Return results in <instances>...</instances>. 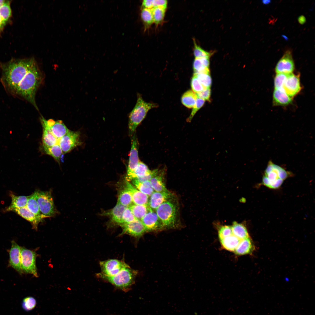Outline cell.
Wrapping results in <instances>:
<instances>
[{
  "label": "cell",
  "mask_w": 315,
  "mask_h": 315,
  "mask_svg": "<svg viewBox=\"0 0 315 315\" xmlns=\"http://www.w3.org/2000/svg\"><path fill=\"white\" fill-rule=\"evenodd\" d=\"M0 66V81L7 92L30 103L34 102L43 79L34 58L12 59Z\"/></svg>",
  "instance_id": "6da1fadb"
},
{
  "label": "cell",
  "mask_w": 315,
  "mask_h": 315,
  "mask_svg": "<svg viewBox=\"0 0 315 315\" xmlns=\"http://www.w3.org/2000/svg\"><path fill=\"white\" fill-rule=\"evenodd\" d=\"M291 175V172L270 161L264 171L261 184L270 189H277Z\"/></svg>",
  "instance_id": "7a4b0ae2"
},
{
  "label": "cell",
  "mask_w": 315,
  "mask_h": 315,
  "mask_svg": "<svg viewBox=\"0 0 315 315\" xmlns=\"http://www.w3.org/2000/svg\"><path fill=\"white\" fill-rule=\"evenodd\" d=\"M137 96L136 103L129 115L128 127L131 136L134 133L137 127L145 118L148 111L158 106L156 104L145 101L139 94Z\"/></svg>",
  "instance_id": "3957f363"
},
{
  "label": "cell",
  "mask_w": 315,
  "mask_h": 315,
  "mask_svg": "<svg viewBox=\"0 0 315 315\" xmlns=\"http://www.w3.org/2000/svg\"><path fill=\"white\" fill-rule=\"evenodd\" d=\"M137 273L136 271L131 268L128 266L113 276H106L100 273L98 274V275L115 287L126 290L133 284Z\"/></svg>",
  "instance_id": "277c9868"
},
{
  "label": "cell",
  "mask_w": 315,
  "mask_h": 315,
  "mask_svg": "<svg viewBox=\"0 0 315 315\" xmlns=\"http://www.w3.org/2000/svg\"><path fill=\"white\" fill-rule=\"evenodd\" d=\"M156 213L160 220L163 228H175L176 225L177 208L170 199L160 205Z\"/></svg>",
  "instance_id": "5b68a950"
},
{
  "label": "cell",
  "mask_w": 315,
  "mask_h": 315,
  "mask_svg": "<svg viewBox=\"0 0 315 315\" xmlns=\"http://www.w3.org/2000/svg\"><path fill=\"white\" fill-rule=\"evenodd\" d=\"M41 214L46 218L51 217L57 213L51 192L37 190L34 192Z\"/></svg>",
  "instance_id": "8992f818"
},
{
  "label": "cell",
  "mask_w": 315,
  "mask_h": 315,
  "mask_svg": "<svg viewBox=\"0 0 315 315\" xmlns=\"http://www.w3.org/2000/svg\"><path fill=\"white\" fill-rule=\"evenodd\" d=\"M21 267L23 273L30 274L37 277L36 260L37 254L34 251L21 247Z\"/></svg>",
  "instance_id": "52a82bcc"
},
{
  "label": "cell",
  "mask_w": 315,
  "mask_h": 315,
  "mask_svg": "<svg viewBox=\"0 0 315 315\" xmlns=\"http://www.w3.org/2000/svg\"><path fill=\"white\" fill-rule=\"evenodd\" d=\"M101 274L107 276L114 275L129 265L124 261L110 259L99 262Z\"/></svg>",
  "instance_id": "ba28073f"
},
{
  "label": "cell",
  "mask_w": 315,
  "mask_h": 315,
  "mask_svg": "<svg viewBox=\"0 0 315 315\" xmlns=\"http://www.w3.org/2000/svg\"><path fill=\"white\" fill-rule=\"evenodd\" d=\"M80 136L79 132L69 130L65 135L60 139L59 144L63 153L70 152L81 144Z\"/></svg>",
  "instance_id": "9c48e42d"
},
{
  "label": "cell",
  "mask_w": 315,
  "mask_h": 315,
  "mask_svg": "<svg viewBox=\"0 0 315 315\" xmlns=\"http://www.w3.org/2000/svg\"><path fill=\"white\" fill-rule=\"evenodd\" d=\"M295 69V64L292 51L286 50L277 63L275 71L277 73L289 74L292 73Z\"/></svg>",
  "instance_id": "30bf717a"
},
{
  "label": "cell",
  "mask_w": 315,
  "mask_h": 315,
  "mask_svg": "<svg viewBox=\"0 0 315 315\" xmlns=\"http://www.w3.org/2000/svg\"><path fill=\"white\" fill-rule=\"evenodd\" d=\"M139 143L134 133L131 139V146L130 152L126 179L131 175L140 161L138 155Z\"/></svg>",
  "instance_id": "8fae6325"
},
{
  "label": "cell",
  "mask_w": 315,
  "mask_h": 315,
  "mask_svg": "<svg viewBox=\"0 0 315 315\" xmlns=\"http://www.w3.org/2000/svg\"><path fill=\"white\" fill-rule=\"evenodd\" d=\"M283 88L286 92L292 98L300 91V74L293 73L288 74L284 84Z\"/></svg>",
  "instance_id": "7c38bea8"
},
{
  "label": "cell",
  "mask_w": 315,
  "mask_h": 315,
  "mask_svg": "<svg viewBox=\"0 0 315 315\" xmlns=\"http://www.w3.org/2000/svg\"><path fill=\"white\" fill-rule=\"evenodd\" d=\"M119 225L123 230L122 234H128L136 238L140 237L146 232L141 220L137 219L131 222Z\"/></svg>",
  "instance_id": "4fadbf2b"
},
{
  "label": "cell",
  "mask_w": 315,
  "mask_h": 315,
  "mask_svg": "<svg viewBox=\"0 0 315 315\" xmlns=\"http://www.w3.org/2000/svg\"><path fill=\"white\" fill-rule=\"evenodd\" d=\"M146 232H151L164 229L162 223L156 212H148L141 220Z\"/></svg>",
  "instance_id": "5bb4252c"
},
{
  "label": "cell",
  "mask_w": 315,
  "mask_h": 315,
  "mask_svg": "<svg viewBox=\"0 0 315 315\" xmlns=\"http://www.w3.org/2000/svg\"><path fill=\"white\" fill-rule=\"evenodd\" d=\"M9 254V266L22 274V273L21 267V247L14 241L11 242Z\"/></svg>",
  "instance_id": "9a60e30c"
},
{
  "label": "cell",
  "mask_w": 315,
  "mask_h": 315,
  "mask_svg": "<svg viewBox=\"0 0 315 315\" xmlns=\"http://www.w3.org/2000/svg\"><path fill=\"white\" fill-rule=\"evenodd\" d=\"M45 121L52 133L58 140L65 135L69 130L61 120L55 121L52 119H45Z\"/></svg>",
  "instance_id": "2e32d148"
},
{
  "label": "cell",
  "mask_w": 315,
  "mask_h": 315,
  "mask_svg": "<svg viewBox=\"0 0 315 315\" xmlns=\"http://www.w3.org/2000/svg\"><path fill=\"white\" fill-rule=\"evenodd\" d=\"M173 195L168 190L162 192H154L150 196L148 204L152 209H156L160 205L172 198Z\"/></svg>",
  "instance_id": "e0dca14e"
},
{
  "label": "cell",
  "mask_w": 315,
  "mask_h": 315,
  "mask_svg": "<svg viewBox=\"0 0 315 315\" xmlns=\"http://www.w3.org/2000/svg\"><path fill=\"white\" fill-rule=\"evenodd\" d=\"M125 188L130 193L132 202L134 204H148L149 196L140 191L127 181Z\"/></svg>",
  "instance_id": "ac0fdd59"
},
{
  "label": "cell",
  "mask_w": 315,
  "mask_h": 315,
  "mask_svg": "<svg viewBox=\"0 0 315 315\" xmlns=\"http://www.w3.org/2000/svg\"><path fill=\"white\" fill-rule=\"evenodd\" d=\"M273 104L275 106H286L292 102V98L283 88L274 89L273 92Z\"/></svg>",
  "instance_id": "d6986e66"
},
{
  "label": "cell",
  "mask_w": 315,
  "mask_h": 315,
  "mask_svg": "<svg viewBox=\"0 0 315 315\" xmlns=\"http://www.w3.org/2000/svg\"><path fill=\"white\" fill-rule=\"evenodd\" d=\"M255 247L253 241L249 237L241 240L234 251L235 254L238 256L251 254L255 250Z\"/></svg>",
  "instance_id": "ffe728a7"
},
{
  "label": "cell",
  "mask_w": 315,
  "mask_h": 315,
  "mask_svg": "<svg viewBox=\"0 0 315 315\" xmlns=\"http://www.w3.org/2000/svg\"><path fill=\"white\" fill-rule=\"evenodd\" d=\"M45 119L42 116L40 118L43 127L42 136L43 146H51L57 144L58 140L53 136L50 128L47 125Z\"/></svg>",
  "instance_id": "44dd1931"
},
{
  "label": "cell",
  "mask_w": 315,
  "mask_h": 315,
  "mask_svg": "<svg viewBox=\"0 0 315 315\" xmlns=\"http://www.w3.org/2000/svg\"><path fill=\"white\" fill-rule=\"evenodd\" d=\"M13 211L29 222L33 228L36 230L37 228L38 223L41 221L27 206L15 209Z\"/></svg>",
  "instance_id": "7402d4cb"
},
{
  "label": "cell",
  "mask_w": 315,
  "mask_h": 315,
  "mask_svg": "<svg viewBox=\"0 0 315 315\" xmlns=\"http://www.w3.org/2000/svg\"><path fill=\"white\" fill-rule=\"evenodd\" d=\"M11 199L10 205L6 208L4 212L13 211L15 209L26 206L29 196H17L12 192L10 193Z\"/></svg>",
  "instance_id": "603a6c76"
},
{
  "label": "cell",
  "mask_w": 315,
  "mask_h": 315,
  "mask_svg": "<svg viewBox=\"0 0 315 315\" xmlns=\"http://www.w3.org/2000/svg\"><path fill=\"white\" fill-rule=\"evenodd\" d=\"M127 207L117 202L116 206L106 215L110 217L112 222L119 225L122 223L123 213Z\"/></svg>",
  "instance_id": "cb8c5ba5"
},
{
  "label": "cell",
  "mask_w": 315,
  "mask_h": 315,
  "mask_svg": "<svg viewBox=\"0 0 315 315\" xmlns=\"http://www.w3.org/2000/svg\"><path fill=\"white\" fill-rule=\"evenodd\" d=\"M152 172L145 163L140 161L131 175L126 179V181H129L143 177L150 174Z\"/></svg>",
  "instance_id": "d4e9b609"
},
{
  "label": "cell",
  "mask_w": 315,
  "mask_h": 315,
  "mask_svg": "<svg viewBox=\"0 0 315 315\" xmlns=\"http://www.w3.org/2000/svg\"><path fill=\"white\" fill-rule=\"evenodd\" d=\"M240 240L232 234L220 241L222 247L225 249L230 251L234 252Z\"/></svg>",
  "instance_id": "484cf974"
},
{
  "label": "cell",
  "mask_w": 315,
  "mask_h": 315,
  "mask_svg": "<svg viewBox=\"0 0 315 315\" xmlns=\"http://www.w3.org/2000/svg\"><path fill=\"white\" fill-rule=\"evenodd\" d=\"M128 207L135 217L140 220L148 212L153 210L149 206L148 204H132Z\"/></svg>",
  "instance_id": "4316f807"
},
{
  "label": "cell",
  "mask_w": 315,
  "mask_h": 315,
  "mask_svg": "<svg viewBox=\"0 0 315 315\" xmlns=\"http://www.w3.org/2000/svg\"><path fill=\"white\" fill-rule=\"evenodd\" d=\"M26 206L41 221L43 218H46L40 211L34 192L29 196Z\"/></svg>",
  "instance_id": "83f0119b"
},
{
  "label": "cell",
  "mask_w": 315,
  "mask_h": 315,
  "mask_svg": "<svg viewBox=\"0 0 315 315\" xmlns=\"http://www.w3.org/2000/svg\"><path fill=\"white\" fill-rule=\"evenodd\" d=\"M231 227L232 235L240 240L250 237L246 228L243 224L235 222Z\"/></svg>",
  "instance_id": "f1b7e54d"
},
{
  "label": "cell",
  "mask_w": 315,
  "mask_h": 315,
  "mask_svg": "<svg viewBox=\"0 0 315 315\" xmlns=\"http://www.w3.org/2000/svg\"><path fill=\"white\" fill-rule=\"evenodd\" d=\"M159 172L150 180L151 186L155 192H162L168 191L164 182L163 175Z\"/></svg>",
  "instance_id": "f546056e"
},
{
  "label": "cell",
  "mask_w": 315,
  "mask_h": 315,
  "mask_svg": "<svg viewBox=\"0 0 315 315\" xmlns=\"http://www.w3.org/2000/svg\"><path fill=\"white\" fill-rule=\"evenodd\" d=\"M197 96L195 92L191 90L185 92L181 98L182 104L189 108H192L195 104Z\"/></svg>",
  "instance_id": "4dcf8cb0"
},
{
  "label": "cell",
  "mask_w": 315,
  "mask_h": 315,
  "mask_svg": "<svg viewBox=\"0 0 315 315\" xmlns=\"http://www.w3.org/2000/svg\"><path fill=\"white\" fill-rule=\"evenodd\" d=\"M132 181L133 184L138 190L148 196H150L154 192L150 181L142 182L139 181L136 179Z\"/></svg>",
  "instance_id": "1f68e13d"
},
{
  "label": "cell",
  "mask_w": 315,
  "mask_h": 315,
  "mask_svg": "<svg viewBox=\"0 0 315 315\" xmlns=\"http://www.w3.org/2000/svg\"><path fill=\"white\" fill-rule=\"evenodd\" d=\"M43 151L46 154L51 156L57 161L59 162L61 155L63 152L59 144H57L49 147L43 146Z\"/></svg>",
  "instance_id": "d6a6232c"
},
{
  "label": "cell",
  "mask_w": 315,
  "mask_h": 315,
  "mask_svg": "<svg viewBox=\"0 0 315 315\" xmlns=\"http://www.w3.org/2000/svg\"><path fill=\"white\" fill-rule=\"evenodd\" d=\"M167 8L161 7L153 8L151 9L153 23L157 26L161 24L164 19Z\"/></svg>",
  "instance_id": "836d02e7"
},
{
  "label": "cell",
  "mask_w": 315,
  "mask_h": 315,
  "mask_svg": "<svg viewBox=\"0 0 315 315\" xmlns=\"http://www.w3.org/2000/svg\"><path fill=\"white\" fill-rule=\"evenodd\" d=\"M140 15L144 29H146L149 28L153 23L151 9L146 8H142Z\"/></svg>",
  "instance_id": "e575fe53"
},
{
  "label": "cell",
  "mask_w": 315,
  "mask_h": 315,
  "mask_svg": "<svg viewBox=\"0 0 315 315\" xmlns=\"http://www.w3.org/2000/svg\"><path fill=\"white\" fill-rule=\"evenodd\" d=\"M194 44L193 55L195 58H209L214 53V51L209 52L206 51L197 43L195 39H193Z\"/></svg>",
  "instance_id": "d590c367"
},
{
  "label": "cell",
  "mask_w": 315,
  "mask_h": 315,
  "mask_svg": "<svg viewBox=\"0 0 315 315\" xmlns=\"http://www.w3.org/2000/svg\"><path fill=\"white\" fill-rule=\"evenodd\" d=\"M117 202L127 207H128L132 204L133 202L131 195L125 188L120 191Z\"/></svg>",
  "instance_id": "8d00e7d4"
},
{
  "label": "cell",
  "mask_w": 315,
  "mask_h": 315,
  "mask_svg": "<svg viewBox=\"0 0 315 315\" xmlns=\"http://www.w3.org/2000/svg\"><path fill=\"white\" fill-rule=\"evenodd\" d=\"M11 14L10 1H6L5 3L0 7V15L6 23L11 17Z\"/></svg>",
  "instance_id": "74e56055"
},
{
  "label": "cell",
  "mask_w": 315,
  "mask_h": 315,
  "mask_svg": "<svg viewBox=\"0 0 315 315\" xmlns=\"http://www.w3.org/2000/svg\"><path fill=\"white\" fill-rule=\"evenodd\" d=\"M194 74L210 73L209 68L205 67L200 58H195L193 63Z\"/></svg>",
  "instance_id": "f35d334b"
},
{
  "label": "cell",
  "mask_w": 315,
  "mask_h": 315,
  "mask_svg": "<svg viewBox=\"0 0 315 315\" xmlns=\"http://www.w3.org/2000/svg\"><path fill=\"white\" fill-rule=\"evenodd\" d=\"M194 74L197 76L198 79L203 86L206 88H210L212 84V79L210 73Z\"/></svg>",
  "instance_id": "ab89813d"
},
{
  "label": "cell",
  "mask_w": 315,
  "mask_h": 315,
  "mask_svg": "<svg viewBox=\"0 0 315 315\" xmlns=\"http://www.w3.org/2000/svg\"><path fill=\"white\" fill-rule=\"evenodd\" d=\"M191 85L192 90L196 93L204 91L207 88L202 85L198 79L197 76L194 74L191 79Z\"/></svg>",
  "instance_id": "60d3db41"
},
{
  "label": "cell",
  "mask_w": 315,
  "mask_h": 315,
  "mask_svg": "<svg viewBox=\"0 0 315 315\" xmlns=\"http://www.w3.org/2000/svg\"><path fill=\"white\" fill-rule=\"evenodd\" d=\"M288 74L277 73L275 77L274 84L275 89L283 88L284 83Z\"/></svg>",
  "instance_id": "b9f144b4"
},
{
  "label": "cell",
  "mask_w": 315,
  "mask_h": 315,
  "mask_svg": "<svg viewBox=\"0 0 315 315\" xmlns=\"http://www.w3.org/2000/svg\"><path fill=\"white\" fill-rule=\"evenodd\" d=\"M36 304V301L35 298L32 297H28L23 300L22 306L25 310L29 311L33 309Z\"/></svg>",
  "instance_id": "7bdbcfd3"
},
{
  "label": "cell",
  "mask_w": 315,
  "mask_h": 315,
  "mask_svg": "<svg viewBox=\"0 0 315 315\" xmlns=\"http://www.w3.org/2000/svg\"><path fill=\"white\" fill-rule=\"evenodd\" d=\"M205 100L197 96L195 105L192 108L191 112L187 119V121L190 122L197 111H198L204 105Z\"/></svg>",
  "instance_id": "ee69618b"
},
{
  "label": "cell",
  "mask_w": 315,
  "mask_h": 315,
  "mask_svg": "<svg viewBox=\"0 0 315 315\" xmlns=\"http://www.w3.org/2000/svg\"><path fill=\"white\" fill-rule=\"evenodd\" d=\"M136 219L129 208L127 207L123 213L122 224L131 222Z\"/></svg>",
  "instance_id": "f6af8a7d"
},
{
  "label": "cell",
  "mask_w": 315,
  "mask_h": 315,
  "mask_svg": "<svg viewBox=\"0 0 315 315\" xmlns=\"http://www.w3.org/2000/svg\"><path fill=\"white\" fill-rule=\"evenodd\" d=\"M219 240L232 234L231 226L225 225L221 227L218 231Z\"/></svg>",
  "instance_id": "bcb514c9"
},
{
  "label": "cell",
  "mask_w": 315,
  "mask_h": 315,
  "mask_svg": "<svg viewBox=\"0 0 315 315\" xmlns=\"http://www.w3.org/2000/svg\"><path fill=\"white\" fill-rule=\"evenodd\" d=\"M211 92L210 88H207L205 90L196 93V94L199 97L204 100L210 101Z\"/></svg>",
  "instance_id": "7dc6e473"
},
{
  "label": "cell",
  "mask_w": 315,
  "mask_h": 315,
  "mask_svg": "<svg viewBox=\"0 0 315 315\" xmlns=\"http://www.w3.org/2000/svg\"><path fill=\"white\" fill-rule=\"evenodd\" d=\"M167 1L166 0H153V8L161 7L167 8Z\"/></svg>",
  "instance_id": "c3c4849f"
},
{
  "label": "cell",
  "mask_w": 315,
  "mask_h": 315,
  "mask_svg": "<svg viewBox=\"0 0 315 315\" xmlns=\"http://www.w3.org/2000/svg\"><path fill=\"white\" fill-rule=\"evenodd\" d=\"M141 8L151 9L153 8V0H144L142 3Z\"/></svg>",
  "instance_id": "681fc988"
},
{
  "label": "cell",
  "mask_w": 315,
  "mask_h": 315,
  "mask_svg": "<svg viewBox=\"0 0 315 315\" xmlns=\"http://www.w3.org/2000/svg\"><path fill=\"white\" fill-rule=\"evenodd\" d=\"M298 21L299 23L302 24H303L306 22V19L304 16L301 15L298 17Z\"/></svg>",
  "instance_id": "f907efd6"
},
{
  "label": "cell",
  "mask_w": 315,
  "mask_h": 315,
  "mask_svg": "<svg viewBox=\"0 0 315 315\" xmlns=\"http://www.w3.org/2000/svg\"><path fill=\"white\" fill-rule=\"evenodd\" d=\"M6 24L0 15V34Z\"/></svg>",
  "instance_id": "816d5d0a"
},
{
  "label": "cell",
  "mask_w": 315,
  "mask_h": 315,
  "mask_svg": "<svg viewBox=\"0 0 315 315\" xmlns=\"http://www.w3.org/2000/svg\"><path fill=\"white\" fill-rule=\"evenodd\" d=\"M262 3L265 4H269L270 2V0H263L262 1Z\"/></svg>",
  "instance_id": "f5cc1de1"
},
{
  "label": "cell",
  "mask_w": 315,
  "mask_h": 315,
  "mask_svg": "<svg viewBox=\"0 0 315 315\" xmlns=\"http://www.w3.org/2000/svg\"><path fill=\"white\" fill-rule=\"evenodd\" d=\"M6 1L4 0H0V7Z\"/></svg>",
  "instance_id": "db71d44e"
}]
</instances>
